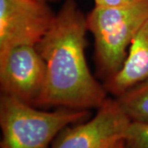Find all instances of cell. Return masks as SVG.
Wrapping results in <instances>:
<instances>
[{
	"label": "cell",
	"instance_id": "1",
	"mask_svg": "<svg viewBox=\"0 0 148 148\" xmlns=\"http://www.w3.org/2000/svg\"><path fill=\"white\" fill-rule=\"evenodd\" d=\"M86 16L75 0H65L49 31L36 45L46 64V81L36 107L89 110L107 98L85 55Z\"/></svg>",
	"mask_w": 148,
	"mask_h": 148
},
{
	"label": "cell",
	"instance_id": "2",
	"mask_svg": "<svg viewBox=\"0 0 148 148\" xmlns=\"http://www.w3.org/2000/svg\"><path fill=\"white\" fill-rule=\"evenodd\" d=\"M148 20V0L96 7L86 15L87 30L95 41L97 76L104 82L121 69L138 31Z\"/></svg>",
	"mask_w": 148,
	"mask_h": 148
},
{
	"label": "cell",
	"instance_id": "3",
	"mask_svg": "<svg viewBox=\"0 0 148 148\" xmlns=\"http://www.w3.org/2000/svg\"><path fill=\"white\" fill-rule=\"evenodd\" d=\"M89 110L58 108L54 111L36 109L2 94L0 97L1 148H49L64 128L86 121Z\"/></svg>",
	"mask_w": 148,
	"mask_h": 148
},
{
	"label": "cell",
	"instance_id": "4",
	"mask_svg": "<svg viewBox=\"0 0 148 148\" xmlns=\"http://www.w3.org/2000/svg\"><path fill=\"white\" fill-rule=\"evenodd\" d=\"M55 15L46 2L0 0V56L20 45H36Z\"/></svg>",
	"mask_w": 148,
	"mask_h": 148
},
{
	"label": "cell",
	"instance_id": "5",
	"mask_svg": "<svg viewBox=\"0 0 148 148\" xmlns=\"http://www.w3.org/2000/svg\"><path fill=\"white\" fill-rule=\"evenodd\" d=\"M131 123L115 98L107 97L95 116L64 128L51 148H111L125 138Z\"/></svg>",
	"mask_w": 148,
	"mask_h": 148
},
{
	"label": "cell",
	"instance_id": "6",
	"mask_svg": "<svg viewBox=\"0 0 148 148\" xmlns=\"http://www.w3.org/2000/svg\"><path fill=\"white\" fill-rule=\"evenodd\" d=\"M46 81V64L36 45H20L0 56L2 94L36 107Z\"/></svg>",
	"mask_w": 148,
	"mask_h": 148
},
{
	"label": "cell",
	"instance_id": "7",
	"mask_svg": "<svg viewBox=\"0 0 148 148\" xmlns=\"http://www.w3.org/2000/svg\"><path fill=\"white\" fill-rule=\"evenodd\" d=\"M148 80V20L133 38L127 58L119 72L104 82L107 92L115 97Z\"/></svg>",
	"mask_w": 148,
	"mask_h": 148
},
{
	"label": "cell",
	"instance_id": "8",
	"mask_svg": "<svg viewBox=\"0 0 148 148\" xmlns=\"http://www.w3.org/2000/svg\"><path fill=\"white\" fill-rule=\"evenodd\" d=\"M115 100L131 122L148 124V80L124 91Z\"/></svg>",
	"mask_w": 148,
	"mask_h": 148
},
{
	"label": "cell",
	"instance_id": "9",
	"mask_svg": "<svg viewBox=\"0 0 148 148\" xmlns=\"http://www.w3.org/2000/svg\"><path fill=\"white\" fill-rule=\"evenodd\" d=\"M124 140L127 148H148V124L132 122Z\"/></svg>",
	"mask_w": 148,
	"mask_h": 148
},
{
	"label": "cell",
	"instance_id": "10",
	"mask_svg": "<svg viewBox=\"0 0 148 148\" xmlns=\"http://www.w3.org/2000/svg\"><path fill=\"white\" fill-rule=\"evenodd\" d=\"M133 0H94L96 7H114L128 3Z\"/></svg>",
	"mask_w": 148,
	"mask_h": 148
},
{
	"label": "cell",
	"instance_id": "11",
	"mask_svg": "<svg viewBox=\"0 0 148 148\" xmlns=\"http://www.w3.org/2000/svg\"><path fill=\"white\" fill-rule=\"evenodd\" d=\"M111 148H127L126 147V144H125V140L124 139L119 140L118 142H116L113 145V147Z\"/></svg>",
	"mask_w": 148,
	"mask_h": 148
},
{
	"label": "cell",
	"instance_id": "12",
	"mask_svg": "<svg viewBox=\"0 0 148 148\" xmlns=\"http://www.w3.org/2000/svg\"><path fill=\"white\" fill-rule=\"evenodd\" d=\"M39 1H43V2H46V3H48V2H50V1H54V0H39Z\"/></svg>",
	"mask_w": 148,
	"mask_h": 148
}]
</instances>
